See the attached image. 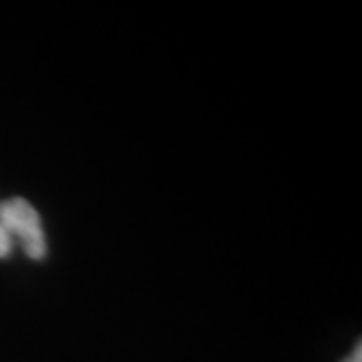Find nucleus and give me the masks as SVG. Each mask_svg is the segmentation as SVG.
Wrapping results in <instances>:
<instances>
[{
	"mask_svg": "<svg viewBox=\"0 0 362 362\" xmlns=\"http://www.w3.org/2000/svg\"><path fill=\"white\" fill-rule=\"evenodd\" d=\"M13 252V238L0 226V258H6Z\"/></svg>",
	"mask_w": 362,
	"mask_h": 362,
	"instance_id": "obj_2",
	"label": "nucleus"
},
{
	"mask_svg": "<svg viewBox=\"0 0 362 362\" xmlns=\"http://www.w3.org/2000/svg\"><path fill=\"white\" fill-rule=\"evenodd\" d=\"M342 362H362V349L361 344H356V349L350 352V356L346 358V361Z\"/></svg>",
	"mask_w": 362,
	"mask_h": 362,
	"instance_id": "obj_3",
	"label": "nucleus"
},
{
	"mask_svg": "<svg viewBox=\"0 0 362 362\" xmlns=\"http://www.w3.org/2000/svg\"><path fill=\"white\" fill-rule=\"evenodd\" d=\"M0 226L16 238L26 256L30 259H42L47 256V238L39 211L23 197H13L0 204Z\"/></svg>",
	"mask_w": 362,
	"mask_h": 362,
	"instance_id": "obj_1",
	"label": "nucleus"
}]
</instances>
